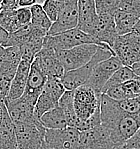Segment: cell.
<instances>
[{"instance_id":"cell-1","label":"cell","mask_w":140,"mask_h":149,"mask_svg":"<svg viewBox=\"0 0 140 149\" xmlns=\"http://www.w3.org/2000/svg\"><path fill=\"white\" fill-rule=\"evenodd\" d=\"M100 121L108 131L115 147L122 145L140 128L136 119L123 111L115 100L105 94L100 97Z\"/></svg>"},{"instance_id":"cell-2","label":"cell","mask_w":140,"mask_h":149,"mask_svg":"<svg viewBox=\"0 0 140 149\" xmlns=\"http://www.w3.org/2000/svg\"><path fill=\"white\" fill-rule=\"evenodd\" d=\"M100 97V93H97L86 84L73 90V107L79 120V131H84L101 124Z\"/></svg>"},{"instance_id":"cell-3","label":"cell","mask_w":140,"mask_h":149,"mask_svg":"<svg viewBox=\"0 0 140 149\" xmlns=\"http://www.w3.org/2000/svg\"><path fill=\"white\" fill-rule=\"evenodd\" d=\"M112 55H114V53L110 47L100 46L88 63L77 68V69L66 71L60 79L65 90L73 91L79 86L85 84L87 80L89 79V77H90L93 68L95 67L96 64L99 63L100 61L109 58Z\"/></svg>"},{"instance_id":"cell-4","label":"cell","mask_w":140,"mask_h":149,"mask_svg":"<svg viewBox=\"0 0 140 149\" xmlns=\"http://www.w3.org/2000/svg\"><path fill=\"white\" fill-rule=\"evenodd\" d=\"M82 44H96L102 47H109L106 44H102L98 40L92 37L78 28H73L71 30L62 32L56 35H46L43 40V48H48L53 51L67 50L78 45Z\"/></svg>"},{"instance_id":"cell-5","label":"cell","mask_w":140,"mask_h":149,"mask_svg":"<svg viewBox=\"0 0 140 149\" xmlns=\"http://www.w3.org/2000/svg\"><path fill=\"white\" fill-rule=\"evenodd\" d=\"M17 149H44L45 128L41 123H14Z\"/></svg>"},{"instance_id":"cell-6","label":"cell","mask_w":140,"mask_h":149,"mask_svg":"<svg viewBox=\"0 0 140 149\" xmlns=\"http://www.w3.org/2000/svg\"><path fill=\"white\" fill-rule=\"evenodd\" d=\"M112 51L123 65L132 67L140 62V36L134 32L118 35L112 46Z\"/></svg>"},{"instance_id":"cell-7","label":"cell","mask_w":140,"mask_h":149,"mask_svg":"<svg viewBox=\"0 0 140 149\" xmlns=\"http://www.w3.org/2000/svg\"><path fill=\"white\" fill-rule=\"evenodd\" d=\"M99 47L96 44H82L67 50H59L55 53L66 72L88 63Z\"/></svg>"},{"instance_id":"cell-8","label":"cell","mask_w":140,"mask_h":149,"mask_svg":"<svg viewBox=\"0 0 140 149\" xmlns=\"http://www.w3.org/2000/svg\"><path fill=\"white\" fill-rule=\"evenodd\" d=\"M79 130L69 126L61 129H46L45 145L49 149H79Z\"/></svg>"},{"instance_id":"cell-9","label":"cell","mask_w":140,"mask_h":149,"mask_svg":"<svg viewBox=\"0 0 140 149\" xmlns=\"http://www.w3.org/2000/svg\"><path fill=\"white\" fill-rule=\"evenodd\" d=\"M121 66H123V64L118 59V57L115 55H112L109 58L100 61L99 63L96 64L95 67L93 68L90 77L85 84L90 86L97 93L101 94V91L106 82Z\"/></svg>"},{"instance_id":"cell-10","label":"cell","mask_w":140,"mask_h":149,"mask_svg":"<svg viewBox=\"0 0 140 149\" xmlns=\"http://www.w3.org/2000/svg\"><path fill=\"white\" fill-rule=\"evenodd\" d=\"M115 144L106 129L100 124L80 131L79 149H114Z\"/></svg>"},{"instance_id":"cell-11","label":"cell","mask_w":140,"mask_h":149,"mask_svg":"<svg viewBox=\"0 0 140 149\" xmlns=\"http://www.w3.org/2000/svg\"><path fill=\"white\" fill-rule=\"evenodd\" d=\"M4 102L13 123H40L34 116L35 103L27 98L23 96L13 100L5 98Z\"/></svg>"},{"instance_id":"cell-12","label":"cell","mask_w":140,"mask_h":149,"mask_svg":"<svg viewBox=\"0 0 140 149\" xmlns=\"http://www.w3.org/2000/svg\"><path fill=\"white\" fill-rule=\"evenodd\" d=\"M78 23V0H65L64 7L52 25L47 35H56L76 28Z\"/></svg>"},{"instance_id":"cell-13","label":"cell","mask_w":140,"mask_h":149,"mask_svg":"<svg viewBox=\"0 0 140 149\" xmlns=\"http://www.w3.org/2000/svg\"><path fill=\"white\" fill-rule=\"evenodd\" d=\"M89 35L95 38L102 44H106L112 49L118 34L116 32L113 14H97L92 29Z\"/></svg>"},{"instance_id":"cell-14","label":"cell","mask_w":140,"mask_h":149,"mask_svg":"<svg viewBox=\"0 0 140 149\" xmlns=\"http://www.w3.org/2000/svg\"><path fill=\"white\" fill-rule=\"evenodd\" d=\"M46 80L47 75L44 73V71L41 69L37 60L34 58L33 62L31 63L28 78H27L26 87H25L24 93L22 96L27 98L28 100H30V101L36 103L37 98L41 94L43 88H44Z\"/></svg>"},{"instance_id":"cell-15","label":"cell","mask_w":140,"mask_h":149,"mask_svg":"<svg viewBox=\"0 0 140 149\" xmlns=\"http://www.w3.org/2000/svg\"><path fill=\"white\" fill-rule=\"evenodd\" d=\"M35 59L47 77L61 79V77L65 73L62 64L58 60L56 53L53 50L42 47V49L36 54Z\"/></svg>"},{"instance_id":"cell-16","label":"cell","mask_w":140,"mask_h":149,"mask_svg":"<svg viewBox=\"0 0 140 149\" xmlns=\"http://www.w3.org/2000/svg\"><path fill=\"white\" fill-rule=\"evenodd\" d=\"M32 62L33 61L29 60V59L21 58L19 64H18L17 69H16L13 80L11 82L10 89H9V92L6 99H17V98L21 97L23 95Z\"/></svg>"},{"instance_id":"cell-17","label":"cell","mask_w":140,"mask_h":149,"mask_svg":"<svg viewBox=\"0 0 140 149\" xmlns=\"http://www.w3.org/2000/svg\"><path fill=\"white\" fill-rule=\"evenodd\" d=\"M97 18L94 0H78L77 27L84 33L89 34Z\"/></svg>"},{"instance_id":"cell-18","label":"cell","mask_w":140,"mask_h":149,"mask_svg":"<svg viewBox=\"0 0 140 149\" xmlns=\"http://www.w3.org/2000/svg\"><path fill=\"white\" fill-rule=\"evenodd\" d=\"M39 122L45 129H61L67 127L65 115L59 106L43 114L39 119Z\"/></svg>"},{"instance_id":"cell-19","label":"cell","mask_w":140,"mask_h":149,"mask_svg":"<svg viewBox=\"0 0 140 149\" xmlns=\"http://www.w3.org/2000/svg\"><path fill=\"white\" fill-rule=\"evenodd\" d=\"M58 106L62 109L64 115H65L67 126L76 128L78 130L79 120L75 114L74 107H73V91L66 90L63 93V95L61 96V98L58 101Z\"/></svg>"},{"instance_id":"cell-20","label":"cell","mask_w":140,"mask_h":149,"mask_svg":"<svg viewBox=\"0 0 140 149\" xmlns=\"http://www.w3.org/2000/svg\"><path fill=\"white\" fill-rule=\"evenodd\" d=\"M113 17L116 32L118 35H125V34L132 32L135 24L140 19L136 16L123 12V11L119 10V9L115 10V12L113 13Z\"/></svg>"},{"instance_id":"cell-21","label":"cell","mask_w":140,"mask_h":149,"mask_svg":"<svg viewBox=\"0 0 140 149\" xmlns=\"http://www.w3.org/2000/svg\"><path fill=\"white\" fill-rule=\"evenodd\" d=\"M31 11V23L30 25L38 30L43 31L44 33H48L50 27L52 25V21L46 15L45 11L43 10L42 5L39 3L34 4L30 7Z\"/></svg>"},{"instance_id":"cell-22","label":"cell","mask_w":140,"mask_h":149,"mask_svg":"<svg viewBox=\"0 0 140 149\" xmlns=\"http://www.w3.org/2000/svg\"><path fill=\"white\" fill-rule=\"evenodd\" d=\"M56 106H58V100H56L51 94H49L47 91L43 89L35 103L34 116L37 120H39L43 114L46 113L49 110L55 108Z\"/></svg>"},{"instance_id":"cell-23","label":"cell","mask_w":140,"mask_h":149,"mask_svg":"<svg viewBox=\"0 0 140 149\" xmlns=\"http://www.w3.org/2000/svg\"><path fill=\"white\" fill-rule=\"evenodd\" d=\"M135 76H136V75L133 72L131 67H128V66H124V65L121 66V67L110 77L108 81L106 82V84L104 85L101 91V94H103L107 89L111 88V87H114V86L121 85V84L133 79Z\"/></svg>"},{"instance_id":"cell-24","label":"cell","mask_w":140,"mask_h":149,"mask_svg":"<svg viewBox=\"0 0 140 149\" xmlns=\"http://www.w3.org/2000/svg\"><path fill=\"white\" fill-rule=\"evenodd\" d=\"M0 26L8 34L13 33L21 27L17 21L16 9L15 10H5V9L0 10Z\"/></svg>"},{"instance_id":"cell-25","label":"cell","mask_w":140,"mask_h":149,"mask_svg":"<svg viewBox=\"0 0 140 149\" xmlns=\"http://www.w3.org/2000/svg\"><path fill=\"white\" fill-rule=\"evenodd\" d=\"M116 102L123 111L134 117L140 124V97L129 98Z\"/></svg>"},{"instance_id":"cell-26","label":"cell","mask_w":140,"mask_h":149,"mask_svg":"<svg viewBox=\"0 0 140 149\" xmlns=\"http://www.w3.org/2000/svg\"><path fill=\"white\" fill-rule=\"evenodd\" d=\"M64 4H65V0H44L42 8L49 19L54 22L63 9Z\"/></svg>"},{"instance_id":"cell-27","label":"cell","mask_w":140,"mask_h":149,"mask_svg":"<svg viewBox=\"0 0 140 149\" xmlns=\"http://www.w3.org/2000/svg\"><path fill=\"white\" fill-rule=\"evenodd\" d=\"M43 89L47 91L49 94H51L58 101L61 98V96L63 95V93L66 91L62 83H61L60 79L54 78V77H47L46 83H45Z\"/></svg>"},{"instance_id":"cell-28","label":"cell","mask_w":140,"mask_h":149,"mask_svg":"<svg viewBox=\"0 0 140 149\" xmlns=\"http://www.w3.org/2000/svg\"><path fill=\"white\" fill-rule=\"evenodd\" d=\"M124 94V99L140 97V77L135 76L134 78L121 84Z\"/></svg>"},{"instance_id":"cell-29","label":"cell","mask_w":140,"mask_h":149,"mask_svg":"<svg viewBox=\"0 0 140 149\" xmlns=\"http://www.w3.org/2000/svg\"><path fill=\"white\" fill-rule=\"evenodd\" d=\"M121 0H94L97 14H113Z\"/></svg>"},{"instance_id":"cell-30","label":"cell","mask_w":140,"mask_h":149,"mask_svg":"<svg viewBox=\"0 0 140 149\" xmlns=\"http://www.w3.org/2000/svg\"><path fill=\"white\" fill-rule=\"evenodd\" d=\"M117 9L140 18V0H121Z\"/></svg>"},{"instance_id":"cell-31","label":"cell","mask_w":140,"mask_h":149,"mask_svg":"<svg viewBox=\"0 0 140 149\" xmlns=\"http://www.w3.org/2000/svg\"><path fill=\"white\" fill-rule=\"evenodd\" d=\"M16 17L20 26H25L31 23V11L29 7H18L16 9Z\"/></svg>"},{"instance_id":"cell-32","label":"cell","mask_w":140,"mask_h":149,"mask_svg":"<svg viewBox=\"0 0 140 149\" xmlns=\"http://www.w3.org/2000/svg\"><path fill=\"white\" fill-rule=\"evenodd\" d=\"M121 146L128 149H140V128H138L136 132Z\"/></svg>"},{"instance_id":"cell-33","label":"cell","mask_w":140,"mask_h":149,"mask_svg":"<svg viewBox=\"0 0 140 149\" xmlns=\"http://www.w3.org/2000/svg\"><path fill=\"white\" fill-rule=\"evenodd\" d=\"M0 7L5 10H15L18 8V0H2Z\"/></svg>"},{"instance_id":"cell-34","label":"cell","mask_w":140,"mask_h":149,"mask_svg":"<svg viewBox=\"0 0 140 149\" xmlns=\"http://www.w3.org/2000/svg\"><path fill=\"white\" fill-rule=\"evenodd\" d=\"M37 3V0H18V7H29Z\"/></svg>"},{"instance_id":"cell-35","label":"cell","mask_w":140,"mask_h":149,"mask_svg":"<svg viewBox=\"0 0 140 149\" xmlns=\"http://www.w3.org/2000/svg\"><path fill=\"white\" fill-rule=\"evenodd\" d=\"M9 34L0 26V45H3L7 41Z\"/></svg>"},{"instance_id":"cell-36","label":"cell","mask_w":140,"mask_h":149,"mask_svg":"<svg viewBox=\"0 0 140 149\" xmlns=\"http://www.w3.org/2000/svg\"><path fill=\"white\" fill-rule=\"evenodd\" d=\"M131 68H132L133 72L135 73V75H136V76H138V77H140V62L134 64V65H133Z\"/></svg>"},{"instance_id":"cell-37","label":"cell","mask_w":140,"mask_h":149,"mask_svg":"<svg viewBox=\"0 0 140 149\" xmlns=\"http://www.w3.org/2000/svg\"><path fill=\"white\" fill-rule=\"evenodd\" d=\"M132 32H134V33H136L137 35L140 36V19L137 21V23L135 24V26H134V28H133Z\"/></svg>"},{"instance_id":"cell-38","label":"cell","mask_w":140,"mask_h":149,"mask_svg":"<svg viewBox=\"0 0 140 149\" xmlns=\"http://www.w3.org/2000/svg\"><path fill=\"white\" fill-rule=\"evenodd\" d=\"M114 149H128V148H125V147H123V146H116Z\"/></svg>"},{"instance_id":"cell-39","label":"cell","mask_w":140,"mask_h":149,"mask_svg":"<svg viewBox=\"0 0 140 149\" xmlns=\"http://www.w3.org/2000/svg\"><path fill=\"white\" fill-rule=\"evenodd\" d=\"M0 99H5V98H2L1 96H0Z\"/></svg>"},{"instance_id":"cell-40","label":"cell","mask_w":140,"mask_h":149,"mask_svg":"<svg viewBox=\"0 0 140 149\" xmlns=\"http://www.w3.org/2000/svg\"><path fill=\"white\" fill-rule=\"evenodd\" d=\"M1 1H2V0H0V3H1Z\"/></svg>"},{"instance_id":"cell-41","label":"cell","mask_w":140,"mask_h":149,"mask_svg":"<svg viewBox=\"0 0 140 149\" xmlns=\"http://www.w3.org/2000/svg\"><path fill=\"white\" fill-rule=\"evenodd\" d=\"M0 10H1V7H0Z\"/></svg>"},{"instance_id":"cell-42","label":"cell","mask_w":140,"mask_h":149,"mask_svg":"<svg viewBox=\"0 0 140 149\" xmlns=\"http://www.w3.org/2000/svg\"><path fill=\"white\" fill-rule=\"evenodd\" d=\"M0 149H1V148H0Z\"/></svg>"}]
</instances>
